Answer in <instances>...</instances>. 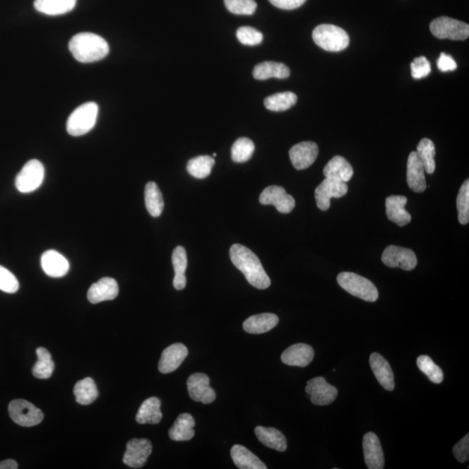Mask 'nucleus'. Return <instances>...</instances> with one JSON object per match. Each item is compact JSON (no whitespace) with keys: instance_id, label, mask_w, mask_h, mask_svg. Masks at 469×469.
I'll list each match as a JSON object with an SVG mask.
<instances>
[{"instance_id":"nucleus-21","label":"nucleus","mask_w":469,"mask_h":469,"mask_svg":"<svg viewBox=\"0 0 469 469\" xmlns=\"http://www.w3.org/2000/svg\"><path fill=\"white\" fill-rule=\"evenodd\" d=\"M313 348L305 343H297L290 346L282 354V362L286 365L301 367L308 366L313 361Z\"/></svg>"},{"instance_id":"nucleus-38","label":"nucleus","mask_w":469,"mask_h":469,"mask_svg":"<svg viewBox=\"0 0 469 469\" xmlns=\"http://www.w3.org/2000/svg\"><path fill=\"white\" fill-rule=\"evenodd\" d=\"M417 153L420 160L425 166V172L433 174L436 171V146L433 141L429 138H422L417 146Z\"/></svg>"},{"instance_id":"nucleus-36","label":"nucleus","mask_w":469,"mask_h":469,"mask_svg":"<svg viewBox=\"0 0 469 469\" xmlns=\"http://www.w3.org/2000/svg\"><path fill=\"white\" fill-rule=\"evenodd\" d=\"M297 96L290 92L273 94L264 100V105L272 112H285L297 104Z\"/></svg>"},{"instance_id":"nucleus-12","label":"nucleus","mask_w":469,"mask_h":469,"mask_svg":"<svg viewBox=\"0 0 469 469\" xmlns=\"http://www.w3.org/2000/svg\"><path fill=\"white\" fill-rule=\"evenodd\" d=\"M311 403L317 406L330 405L338 397V388L327 383L323 377H316L308 381L305 388Z\"/></svg>"},{"instance_id":"nucleus-39","label":"nucleus","mask_w":469,"mask_h":469,"mask_svg":"<svg viewBox=\"0 0 469 469\" xmlns=\"http://www.w3.org/2000/svg\"><path fill=\"white\" fill-rule=\"evenodd\" d=\"M255 151V145L252 140L240 138L233 143L232 148V160L236 162H245L251 160Z\"/></svg>"},{"instance_id":"nucleus-31","label":"nucleus","mask_w":469,"mask_h":469,"mask_svg":"<svg viewBox=\"0 0 469 469\" xmlns=\"http://www.w3.org/2000/svg\"><path fill=\"white\" fill-rule=\"evenodd\" d=\"M77 0H35L34 7L41 13L58 16L73 11Z\"/></svg>"},{"instance_id":"nucleus-5","label":"nucleus","mask_w":469,"mask_h":469,"mask_svg":"<svg viewBox=\"0 0 469 469\" xmlns=\"http://www.w3.org/2000/svg\"><path fill=\"white\" fill-rule=\"evenodd\" d=\"M98 114V107L94 102L81 105L71 113L67 121V131L73 137H79L95 126Z\"/></svg>"},{"instance_id":"nucleus-22","label":"nucleus","mask_w":469,"mask_h":469,"mask_svg":"<svg viewBox=\"0 0 469 469\" xmlns=\"http://www.w3.org/2000/svg\"><path fill=\"white\" fill-rule=\"evenodd\" d=\"M408 202L406 196H391L386 199V214L389 220L403 227L411 222V215L405 210Z\"/></svg>"},{"instance_id":"nucleus-11","label":"nucleus","mask_w":469,"mask_h":469,"mask_svg":"<svg viewBox=\"0 0 469 469\" xmlns=\"http://www.w3.org/2000/svg\"><path fill=\"white\" fill-rule=\"evenodd\" d=\"M153 452V445L148 439H132L126 445L124 463L132 468H140L146 463Z\"/></svg>"},{"instance_id":"nucleus-49","label":"nucleus","mask_w":469,"mask_h":469,"mask_svg":"<svg viewBox=\"0 0 469 469\" xmlns=\"http://www.w3.org/2000/svg\"><path fill=\"white\" fill-rule=\"evenodd\" d=\"M18 463L14 460L8 459L0 461V469H17Z\"/></svg>"},{"instance_id":"nucleus-8","label":"nucleus","mask_w":469,"mask_h":469,"mask_svg":"<svg viewBox=\"0 0 469 469\" xmlns=\"http://www.w3.org/2000/svg\"><path fill=\"white\" fill-rule=\"evenodd\" d=\"M11 420L23 427H33L43 421L44 414L28 400L18 399L11 402L8 407Z\"/></svg>"},{"instance_id":"nucleus-34","label":"nucleus","mask_w":469,"mask_h":469,"mask_svg":"<svg viewBox=\"0 0 469 469\" xmlns=\"http://www.w3.org/2000/svg\"><path fill=\"white\" fill-rule=\"evenodd\" d=\"M76 400L81 405H89L97 398L98 391L93 378L87 377L78 381L74 387Z\"/></svg>"},{"instance_id":"nucleus-40","label":"nucleus","mask_w":469,"mask_h":469,"mask_svg":"<svg viewBox=\"0 0 469 469\" xmlns=\"http://www.w3.org/2000/svg\"><path fill=\"white\" fill-rule=\"evenodd\" d=\"M417 366L423 374L434 384H440L444 381V374L440 367L437 366L427 355H421L417 358Z\"/></svg>"},{"instance_id":"nucleus-15","label":"nucleus","mask_w":469,"mask_h":469,"mask_svg":"<svg viewBox=\"0 0 469 469\" xmlns=\"http://www.w3.org/2000/svg\"><path fill=\"white\" fill-rule=\"evenodd\" d=\"M319 149L316 143L302 142L290 150V158L294 167L301 171L311 166L319 157Z\"/></svg>"},{"instance_id":"nucleus-33","label":"nucleus","mask_w":469,"mask_h":469,"mask_svg":"<svg viewBox=\"0 0 469 469\" xmlns=\"http://www.w3.org/2000/svg\"><path fill=\"white\" fill-rule=\"evenodd\" d=\"M146 209L154 218L160 217L164 210L165 202L160 189L154 182H149L145 190Z\"/></svg>"},{"instance_id":"nucleus-28","label":"nucleus","mask_w":469,"mask_h":469,"mask_svg":"<svg viewBox=\"0 0 469 469\" xmlns=\"http://www.w3.org/2000/svg\"><path fill=\"white\" fill-rule=\"evenodd\" d=\"M255 434L261 444L266 447L285 452L287 449V440L281 431L274 427H256Z\"/></svg>"},{"instance_id":"nucleus-32","label":"nucleus","mask_w":469,"mask_h":469,"mask_svg":"<svg viewBox=\"0 0 469 469\" xmlns=\"http://www.w3.org/2000/svg\"><path fill=\"white\" fill-rule=\"evenodd\" d=\"M172 259L174 271H175V277L173 280L174 288L177 290H184L187 283L185 271H186L188 266L187 254L185 249L182 246H177L173 251Z\"/></svg>"},{"instance_id":"nucleus-1","label":"nucleus","mask_w":469,"mask_h":469,"mask_svg":"<svg viewBox=\"0 0 469 469\" xmlns=\"http://www.w3.org/2000/svg\"><path fill=\"white\" fill-rule=\"evenodd\" d=\"M230 259L234 266L244 275L249 285L259 290H266L271 281L259 257L251 249L242 244H234L230 249Z\"/></svg>"},{"instance_id":"nucleus-9","label":"nucleus","mask_w":469,"mask_h":469,"mask_svg":"<svg viewBox=\"0 0 469 469\" xmlns=\"http://www.w3.org/2000/svg\"><path fill=\"white\" fill-rule=\"evenodd\" d=\"M381 261L389 268H400L410 271L417 266V259L410 249L391 245L384 249Z\"/></svg>"},{"instance_id":"nucleus-45","label":"nucleus","mask_w":469,"mask_h":469,"mask_svg":"<svg viewBox=\"0 0 469 469\" xmlns=\"http://www.w3.org/2000/svg\"><path fill=\"white\" fill-rule=\"evenodd\" d=\"M411 75L415 79L427 77L431 73V64L425 57H418L411 63Z\"/></svg>"},{"instance_id":"nucleus-46","label":"nucleus","mask_w":469,"mask_h":469,"mask_svg":"<svg viewBox=\"0 0 469 469\" xmlns=\"http://www.w3.org/2000/svg\"><path fill=\"white\" fill-rule=\"evenodd\" d=\"M453 453L457 461L461 463H466L469 458V434H467L464 438L456 444L453 448Z\"/></svg>"},{"instance_id":"nucleus-6","label":"nucleus","mask_w":469,"mask_h":469,"mask_svg":"<svg viewBox=\"0 0 469 469\" xmlns=\"http://www.w3.org/2000/svg\"><path fill=\"white\" fill-rule=\"evenodd\" d=\"M431 33L437 39L466 40L469 36V25L455 18L440 17L430 23Z\"/></svg>"},{"instance_id":"nucleus-7","label":"nucleus","mask_w":469,"mask_h":469,"mask_svg":"<svg viewBox=\"0 0 469 469\" xmlns=\"http://www.w3.org/2000/svg\"><path fill=\"white\" fill-rule=\"evenodd\" d=\"M44 177V168L42 162L37 160L26 162L18 174L15 184L18 191L29 193L36 191L42 184Z\"/></svg>"},{"instance_id":"nucleus-14","label":"nucleus","mask_w":469,"mask_h":469,"mask_svg":"<svg viewBox=\"0 0 469 469\" xmlns=\"http://www.w3.org/2000/svg\"><path fill=\"white\" fill-rule=\"evenodd\" d=\"M189 395L195 402L210 404L215 400L214 389L210 386V378L206 374L196 373L188 378Z\"/></svg>"},{"instance_id":"nucleus-35","label":"nucleus","mask_w":469,"mask_h":469,"mask_svg":"<svg viewBox=\"0 0 469 469\" xmlns=\"http://www.w3.org/2000/svg\"><path fill=\"white\" fill-rule=\"evenodd\" d=\"M37 361L33 366V376L39 379H48L54 372V362L52 361V355L44 348H37Z\"/></svg>"},{"instance_id":"nucleus-27","label":"nucleus","mask_w":469,"mask_h":469,"mask_svg":"<svg viewBox=\"0 0 469 469\" xmlns=\"http://www.w3.org/2000/svg\"><path fill=\"white\" fill-rule=\"evenodd\" d=\"M161 400L158 397H150L140 406L136 421L139 425H158L161 422Z\"/></svg>"},{"instance_id":"nucleus-37","label":"nucleus","mask_w":469,"mask_h":469,"mask_svg":"<svg viewBox=\"0 0 469 469\" xmlns=\"http://www.w3.org/2000/svg\"><path fill=\"white\" fill-rule=\"evenodd\" d=\"M215 165V160L210 156H199L192 158L187 164V172L195 179H203L210 176Z\"/></svg>"},{"instance_id":"nucleus-4","label":"nucleus","mask_w":469,"mask_h":469,"mask_svg":"<svg viewBox=\"0 0 469 469\" xmlns=\"http://www.w3.org/2000/svg\"><path fill=\"white\" fill-rule=\"evenodd\" d=\"M338 283L348 293L362 300L373 302L379 297L376 287L372 281L352 272L340 273Z\"/></svg>"},{"instance_id":"nucleus-25","label":"nucleus","mask_w":469,"mask_h":469,"mask_svg":"<svg viewBox=\"0 0 469 469\" xmlns=\"http://www.w3.org/2000/svg\"><path fill=\"white\" fill-rule=\"evenodd\" d=\"M278 323V316L275 314H259L244 321V330L249 334H263L277 326Z\"/></svg>"},{"instance_id":"nucleus-43","label":"nucleus","mask_w":469,"mask_h":469,"mask_svg":"<svg viewBox=\"0 0 469 469\" xmlns=\"http://www.w3.org/2000/svg\"><path fill=\"white\" fill-rule=\"evenodd\" d=\"M237 37L239 42L249 47L260 44L263 42V35L262 32L251 26H243L237 31Z\"/></svg>"},{"instance_id":"nucleus-13","label":"nucleus","mask_w":469,"mask_h":469,"mask_svg":"<svg viewBox=\"0 0 469 469\" xmlns=\"http://www.w3.org/2000/svg\"><path fill=\"white\" fill-rule=\"evenodd\" d=\"M259 201L264 206H274L279 213L288 214L293 210L296 202L292 196L287 194L285 189L271 185L261 193Z\"/></svg>"},{"instance_id":"nucleus-10","label":"nucleus","mask_w":469,"mask_h":469,"mask_svg":"<svg viewBox=\"0 0 469 469\" xmlns=\"http://www.w3.org/2000/svg\"><path fill=\"white\" fill-rule=\"evenodd\" d=\"M349 191L346 183L338 180L325 179L316 187L315 198L317 207L321 210H328L331 207V199L340 198L345 196Z\"/></svg>"},{"instance_id":"nucleus-26","label":"nucleus","mask_w":469,"mask_h":469,"mask_svg":"<svg viewBox=\"0 0 469 469\" xmlns=\"http://www.w3.org/2000/svg\"><path fill=\"white\" fill-rule=\"evenodd\" d=\"M195 420L188 413L181 414L169 431V437L173 441H190L195 436Z\"/></svg>"},{"instance_id":"nucleus-23","label":"nucleus","mask_w":469,"mask_h":469,"mask_svg":"<svg viewBox=\"0 0 469 469\" xmlns=\"http://www.w3.org/2000/svg\"><path fill=\"white\" fill-rule=\"evenodd\" d=\"M41 266L44 273L51 278H62L69 271V263L66 257L56 251H47L41 257Z\"/></svg>"},{"instance_id":"nucleus-29","label":"nucleus","mask_w":469,"mask_h":469,"mask_svg":"<svg viewBox=\"0 0 469 469\" xmlns=\"http://www.w3.org/2000/svg\"><path fill=\"white\" fill-rule=\"evenodd\" d=\"M230 456L234 465L240 469H266V464L259 457L242 445H234Z\"/></svg>"},{"instance_id":"nucleus-3","label":"nucleus","mask_w":469,"mask_h":469,"mask_svg":"<svg viewBox=\"0 0 469 469\" xmlns=\"http://www.w3.org/2000/svg\"><path fill=\"white\" fill-rule=\"evenodd\" d=\"M312 37L314 42L327 52H341L345 50L350 44L349 34L334 25L316 26L312 32Z\"/></svg>"},{"instance_id":"nucleus-2","label":"nucleus","mask_w":469,"mask_h":469,"mask_svg":"<svg viewBox=\"0 0 469 469\" xmlns=\"http://www.w3.org/2000/svg\"><path fill=\"white\" fill-rule=\"evenodd\" d=\"M69 50L78 62L100 61L109 54V44L103 37L92 32L75 35L69 43Z\"/></svg>"},{"instance_id":"nucleus-41","label":"nucleus","mask_w":469,"mask_h":469,"mask_svg":"<svg viewBox=\"0 0 469 469\" xmlns=\"http://www.w3.org/2000/svg\"><path fill=\"white\" fill-rule=\"evenodd\" d=\"M457 210L461 225H466L469 222V181L464 182L457 196Z\"/></svg>"},{"instance_id":"nucleus-50","label":"nucleus","mask_w":469,"mask_h":469,"mask_svg":"<svg viewBox=\"0 0 469 469\" xmlns=\"http://www.w3.org/2000/svg\"><path fill=\"white\" fill-rule=\"evenodd\" d=\"M213 157H217V153H214Z\"/></svg>"},{"instance_id":"nucleus-20","label":"nucleus","mask_w":469,"mask_h":469,"mask_svg":"<svg viewBox=\"0 0 469 469\" xmlns=\"http://www.w3.org/2000/svg\"><path fill=\"white\" fill-rule=\"evenodd\" d=\"M370 367L379 384L388 391L395 388L394 372L386 359L378 353H373L369 358Z\"/></svg>"},{"instance_id":"nucleus-19","label":"nucleus","mask_w":469,"mask_h":469,"mask_svg":"<svg viewBox=\"0 0 469 469\" xmlns=\"http://www.w3.org/2000/svg\"><path fill=\"white\" fill-rule=\"evenodd\" d=\"M119 292V285L115 279L103 278L90 286L87 297L90 302L97 304L101 302L114 300Z\"/></svg>"},{"instance_id":"nucleus-24","label":"nucleus","mask_w":469,"mask_h":469,"mask_svg":"<svg viewBox=\"0 0 469 469\" xmlns=\"http://www.w3.org/2000/svg\"><path fill=\"white\" fill-rule=\"evenodd\" d=\"M323 174L326 179L338 180L347 184L353 177L354 171L345 158L336 156L325 165Z\"/></svg>"},{"instance_id":"nucleus-48","label":"nucleus","mask_w":469,"mask_h":469,"mask_svg":"<svg viewBox=\"0 0 469 469\" xmlns=\"http://www.w3.org/2000/svg\"><path fill=\"white\" fill-rule=\"evenodd\" d=\"M272 5L283 10H294L302 6L306 0H268Z\"/></svg>"},{"instance_id":"nucleus-42","label":"nucleus","mask_w":469,"mask_h":469,"mask_svg":"<svg viewBox=\"0 0 469 469\" xmlns=\"http://www.w3.org/2000/svg\"><path fill=\"white\" fill-rule=\"evenodd\" d=\"M227 10L237 15H252L255 13L257 4L255 0H225Z\"/></svg>"},{"instance_id":"nucleus-18","label":"nucleus","mask_w":469,"mask_h":469,"mask_svg":"<svg viewBox=\"0 0 469 469\" xmlns=\"http://www.w3.org/2000/svg\"><path fill=\"white\" fill-rule=\"evenodd\" d=\"M407 182L408 187L415 193L426 191L425 169L416 151L411 153L408 158Z\"/></svg>"},{"instance_id":"nucleus-16","label":"nucleus","mask_w":469,"mask_h":469,"mask_svg":"<svg viewBox=\"0 0 469 469\" xmlns=\"http://www.w3.org/2000/svg\"><path fill=\"white\" fill-rule=\"evenodd\" d=\"M363 453L367 467L369 469H384V455L379 438L373 432L363 437Z\"/></svg>"},{"instance_id":"nucleus-17","label":"nucleus","mask_w":469,"mask_h":469,"mask_svg":"<svg viewBox=\"0 0 469 469\" xmlns=\"http://www.w3.org/2000/svg\"><path fill=\"white\" fill-rule=\"evenodd\" d=\"M189 354L186 346L183 343H174L162 351L158 369L162 374L175 372Z\"/></svg>"},{"instance_id":"nucleus-44","label":"nucleus","mask_w":469,"mask_h":469,"mask_svg":"<svg viewBox=\"0 0 469 469\" xmlns=\"http://www.w3.org/2000/svg\"><path fill=\"white\" fill-rule=\"evenodd\" d=\"M20 283L15 275L7 268L0 266V290L6 293H16Z\"/></svg>"},{"instance_id":"nucleus-30","label":"nucleus","mask_w":469,"mask_h":469,"mask_svg":"<svg viewBox=\"0 0 469 469\" xmlns=\"http://www.w3.org/2000/svg\"><path fill=\"white\" fill-rule=\"evenodd\" d=\"M290 71L285 64L266 61L256 66L253 70V77L257 81H266L268 78H277L280 79L289 78Z\"/></svg>"},{"instance_id":"nucleus-47","label":"nucleus","mask_w":469,"mask_h":469,"mask_svg":"<svg viewBox=\"0 0 469 469\" xmlns=\"http://www.w3.org/2000/svg\"><path fill=\"white\" fill-rule=\"evenodd\" d=\"M437 66L438 69L442 71V73H448V71L456 70L457 64L451 56L442 52L440 57H439Z\"/></svg>"}]
</instances>
